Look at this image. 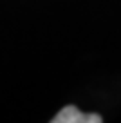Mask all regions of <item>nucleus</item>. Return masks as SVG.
Segmentation results:
<instances>
[{
	"label": "nucleus",
	"instance_id": "obj_1",
	"mask_svg": "<svg viewBox=\"0 0 121 123\" xmlns=\"http://www.w3.org/2000/svg\"><path fill=\"white\" fill-rule=\"evenodd\" d=\"M103 118L99 114H85L74 105L63 107L53 119L51 123H101Z\"/></svg>",
	"mask_w": 121,
	"mask_h": 123
}]
</instances>
